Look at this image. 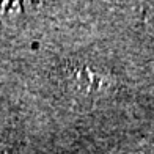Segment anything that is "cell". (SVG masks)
I'll use <instances>...</instances> for the list:
<instances>
[{"mask_svg": "<svg viewBox=\"0 0 154 154\" xmlns=\"http://www.w3.org/2000/svg\"><path fill=\"white\" fill-rule=\"evenodd\" d=\"M66 85L71 93L85 99H94L99 93L109 90V77L90 66L72 65L66 71Z\"/></svg>", "mask_w": 154, "mask_h": 154, "instance_id": "cell-1", "label": "cell"}, {"mask_svg": "<svg viewBox=\"0 0 154 154\" xmlns=\"http://www.w3.org/2000/svg\"><path fill=\"white\" fill-rule=\"evenodd\" d=\"M0 154H8V152H6L5 149H0Z\"/></svg>", "mask_w": 154, "mask_h": 154, "instance_id": "cell-2", "label": "cell"}]
</instances>
